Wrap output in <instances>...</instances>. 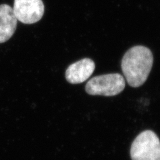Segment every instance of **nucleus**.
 I'll return each mask as SVG.
<instances>
[{"instance_id":"1","label":"nucleus","mask_w":160,"mask_h":160,"mask_svg":"<svg viewBox=\"0 0 160 160\" xmlns=\"http://www.w3.org/2000/svg\"><path fill=\"white\" fill-rule=\"evenodd\" d=\"M153 63V54L149 48L137 46L129 49L122 60V72L129 86H142L151 72Z\"/></svg>"},{"instance_id":"2","label":"nucleus","mask_w":160,"mask_h":160,"mask_svg":"<svg viewBox=\"0 0 160 160\" xmlns=\"http://www.w3.org/2000/svg\"><path fill=\"white\" fill-rule=\"evenodd\" d=\"M132 160H160V140L152 130L139 133L132 143Z\"/></svg>"},{"instance_id":"3","label":"nucleus","mask_w":160,"mask_h":160,"mask_svg":"<svg viewBox=\"0 0 160 160\" xmlns=\"http://www.w3.org/2000/svg\"><path fill=\"white\" fill-rule=\"evenodd\" d=\"M126 81L121 74L109 73L92 78L86 86V92L92 96H114L121 93Z\"/></svg>"},{"instance_id":"4","label":"nucleus","mask_w":160,"mask_h":160,"mask_svg":"<svg viewBox=\"0 0 160 160\" xmlns=\"http://www.w3.org/2000/svg\"><path fill=\"white\" fill-rule=\"evenodd\" d=\"M42 0H14L13 10L18 21L25 24L39 22L44 14Z\"/></svg>"},{"instance_id":"5","label":"nucleus","mask_w":160,"mask_h":160,"mask_svg":"<svg viewBox=\"0 0 160 160\" xmlns=\"http://www.w3.org/2000/svg\"><path fill=\"white\" fill-rule=\"evenodd\" d=\"M96 65L92 59L84 58L69 66L66 72L67 81L72 84L86 82L93 73Z\"/></svg>"},{"instance_id":"6","label":"nucleus","mask_w":160,"mask_h":160,"mask_svg":"<svg viewBox=\"0 0 160 160\" xmlns=\"http://www.w3.org/2000/svg\"><path fill=\"white\" fill-rule=\"evenodd\" d=\"M17 25L13 8L7 4L0 5V43L6 42L13 36Z\"/></svg>"}]
</instances>
